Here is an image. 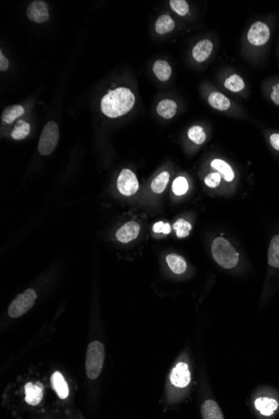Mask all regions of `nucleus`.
Returning <instances> with one entry per match:
<instances>
[{
	"label": "nucleus",
	"mask_w": 279,
	"mask_h": 419,
	"mask_svg": "<svg viewBox=\"0 0 279 419\" xmlns=\"http://www.w3.org/2000/svg\"><path fill=\"white\" fill-rule=\"evenodd\" d=\"M188 188H189V185L184 177H178L174 180L173 184H172V191L177 196L184 195L187 192Z\"/></svg>",
	"instance_id": "nucleus-29"
},
{
	"label": "nucleus",
	"mask_w": 279,
	"mask_h": 419,
	"mask_svg": "<svg viewBox=\"0 0 279 419\" xmlns=\"http://www.w3.org/2000/svg\"><path fill=\"white\" fill-rule=\"evenodd\" d=\"M211 166H212L214 169L217 170L218 172L222 174L224 179H225V180L227 181V182H232V181L234 179L235 174H234L233 168H232L231 166H230L227 162H225L223 160H212V162H211Z\"/></svg>",
	"instance_id": "nucleus-21"
},
{
	"label": "nucleus",
	"mask_w": 279,
	"mask_h": 419,
	"mask_svg": "<svg viewBox=\"0 0 279 419\" xmlns=\"http://www.w3.org/2000/svg\"><path fill=\"white\" fill-rule=\"evenodd\" d=\"M270 142L275 150L279 151V134L274 133L270 137Z\"/></svg>",
	"instance_id": "nucleus-35"
},
{
	"label": "nucleus",
	"mask_w": 279,
	"mask_h": 419,
	"mask_svg": "<svg viewBox=\"0 0 279 419\" xmlns=\"http://www.w3.org/2000/svg\"><path fill=\"white\" fill-rule=\"evenodd\" d=\"M170 179V174L168 171H162L158 176L156 177L150 183V188L156 193H162L166 189L167 183Z\"/></svg>",
	"instance_id": "nucleus-24"
},
{
	"label": "nucleus",
	"mask_w": 279,
	"mask_h": 419,
	"mask_svg": "<svg viewBox=\"0 0 279 419\" xmlns=\"http://www.w3.org/2000/svg\"><path fill=\"white\" fill-rule=\"evenodd\" d=\"M271 99L275 104L279 106V83L276 84L272 87V91L271 93Z\"/></svg>",
	"instance_id": "nucleus-33"
},
{
	"label": "nucleus",
	"mask_w": 279,
	"mask_h": 419,
	"mask_svg": "<svg viewBox=\"0 0 279 419\" xmlns=\"http://www.w3.org/2000/svg\"><path fill=\"white\" fill-rule=\"evenodd\" d=\"M153 230L155 233H157V234L162 233V234H169L171 232V226L169 225V224H167V223H163L162 221H160V222L156 223V224L153 225Z\"/></svg>",
	"instance_id": "nucleus-32"
},
{
	"label": "nucleus",
	"mask_w": 279,
	"mask_h": 419,
	"mask_svg": "<svg viewBox=\"0 0 279 419\" xmlns=\"http://www.w3.org/2000/svg\"><path fill=\"white\" fill-rule=\"evenodd\" d=\"M268 261L270 266L279 269V235L272 237L270 242Z\"/></svg>",
	"instance_id": "nucleus-22"
},
{
	"label": "nucleus",
	"mask_w": 279,
	"mask_h": 419,
	"mask_svg": "<svg viewBox=\"0 0 279 419\" xmlns=\"http://www.w3.org/2000/svg\"><path fill=\"white\" fill-rule=\"evenodd\" d=\"M26 14L29 19L35 23H44L49 18L48 5L40 0L34 1L29 5Z\"/></svg>",
	"instance_id": "nucleus-8"
},
{
	"label": "nucleus",
	"mask_w": 279,
	"mask_h": 419,
	"mask_svg": "<svg viewBox=\"0 0 279 419\" xmlns=\"http://www.w3.org/2000/svg\"><path fill=\"white\" fill-rule=\"evenodd\" d=\"M177 104L170 99H164L158 103L157 111L160 116L165 119H171L175 116Z\"/></svg>",
	"instance_id": "nucleus-15"
},
{
	"label": "nucleus",
	"mask_w": 279,
	"mask_h": 419,
	"mask_svg": "<svg viewBox=\"0 0 279 419\" xmlns=\"http://www.w3.org/2000/svg\"><path fill=\"white\" fill-rule=\"evenodd\" d=\"M30 132V125L24 120H19L17 122L16 126L14 127V130L11 132V137L14 140H23Z\"/></svg>",
	"instance_id": "nucleus-25"
},
{
	"label": "nucleus",
	"mask_w": 279,
	"mask_h": 419,
	"mask_svg": "<svg viewBox=\"0 0 279 419\" xmlns=\"http://www.w3.org/2000/svg\"><path fill=\"white\" fill-rule=\"evenodd\" d=\"M254 406L261 414L268 417L273 414L275 411L277 409L278 403L274 399H271L268 397H261L255 400Z\"/></svg>",
	"instance_id": "nucleus-11"
},
{
	"label": "nucleus",
	"mask_w": 279,
	"mask_h": 419,
	"mask_svg": "<svg viewBox=\"0 0 279 419\" xmlns=\"http://www.w3.org/2000/svg\"><path fill=\"white\" fill-rule=\"evenodd\" d=\"M175 28V23L170 15L163 14L156 22V31L159 35H165L172 31Z\"/></svg>",
	"instance_id": "nucleus-23"
},
{
	"label": "nucleus",
	"mask_w": 279,
	"mask_h": 419,
	"mask_svg": "<svg viewBox=\"0 0 279 419\" xmlns=\"http://www.w3.org/2000/svg\"><path fill=\"white\" fill-rule=\"evenodd\" d=\"M213 44L209 40H203L196 43L192 49V56L197 62H204L211 56Z\"/></svg>",
	"instance_id": "nucleus-13"
},
{
	"label": "nucleus",
	"mask_w": 279,
	"mask_h": 419,
	"mask_svg": "<svg viewBox=\"0 0 279 419\" xmlns=\"http://www.w3.org/2000/svg\"><path fill=\"white\" fill-rule=\"evenodd\" d=\"M170 5L172 10L180 16H185L189 12V5L185 0H171Z\"/></svg>",
	"instance_id": "nucleus-30"
},
{
	"label": "nucleus",
	"mask_w": 279,
	"mask_h": 419,
	"mask_svg": "<svg viewBox=\"0 0 279 419\" xmlns=\"http://www.w3.org/2000/svg\"><path fill=\"white\" fill-rule=\"evenodd\" d=\"M140 229L139 224L134 221L126 223L116 232V239L121 243H129L137 238Z\"/></svg>",
	"instance_id": "nucleus-10"
},
{
	"label": "nucleus",
	"mask_w": 279,
	"mask_h": 419,
	"mask_svg": "<svg viewBox=\"0 0 279 419\" xmlns=\"http://www.w3.org/2000/svg\"><path fill=\"white\" fill-rule=\"evenodd\" d=\"M117 188L124 196H132L139 189V182L136 174L129 169H123L117 179Z\"/></svg>",
	"instance_id": "nucleus-6"
},
{
	"label": "nucleus",
	"mask_w": 279,
	"mask_h": 419,
	"mask_svg": "<svg viewBox=\"0 0 279 419\" xmlns=\"http://www.w3.org/2000/svg\"><path fill=\"white\" fill-rule=\"evenodd\" d=\"M24 390H26V401L28 404L36 406L41 402L43 399V390H44L41 383L33 384L32 382H28L26 385Z\"/></svg>",
	"instance_id": "nucleus-12"
},
{
	"label": "nucleus",
	"mask_w": 279,
	"mask_h": 419,
	"mask_svg": "<svg viewBox=\"0 0 279 419\" xmlns=\"http://www.w3.org/2000/svg\"><path fill=\"white\" fill-rule=\"evenodd\" d=\"M212 255L215 261L224 269H233L239 260L238 253L222 237H217L212 242Z\"/></svg>",
	"instance_id": "nucleus-2"
},
{
	"label": "nucleus",
	"mask_w": 279,
	"mask_h": 419,
	"mask_svg": "<svg viewBox=\"0 0 279 419\" xmlns=\"http://www.w3.org/2000/svg\"><path fill=\"white\" fill-rule=\"evenodd\" d=\"M24 113V108L20 105H14L8 107L3 111L1 119L6 124H11L17 118Z\"/></svg>",
	"instance_id": "nucleus-20"
},
{
	"label": "nucleus",
	"mask_w": 279,
	"mask_h": 419,
	"mask_svg": "<svg viewBox=\"0 0 279 419\" xmlns=\"http://www.w3.org/2000/svg\"><path fill=\"white\" fill-rule=\"evenodd\" d=\"M135 95L132 90L125 87L110 90L102 98L100 108L102 111L108 117L116 118L125 115L134 107Z\"/></svg>",
	"instance_id": "nucleus-1"
},
{
	"label": "nucleus",
	"mask_w": 279,
	"mask_h": 419,
	"mask_svg": "<svg viewBox=\"0 0 279 419\" xmlns=\"http://www.w3.org/2000/svg\"><path fill=\"white\" fill-rule=\"evenodd\" d=\"M208 102L211 107L219 111H226L231 107V102L223 94L214 91L208 96Z\"/></svg>",
	"instance_id": "nucleus-17"
},
{
	"label": "nucleus",
	"mask_w": 279,
	"mask_h": 419,
	"mask_svg": "<svg viewBox=\"0 0 279 419\" xmlns=\"http://www.w3.org/2000/svg\"><path fill=\"white\" fill-rule=\"evenodd\" d=\"M187 135H188L190 140L193 141L194 143L197 144V145L202 144L206 141V138H207V136H206V133L203 131V128L200 126H194L192 128H190Z\"/></svg>",
	"instance_id": "nucleus-28"
},
{
	"label": "nucleus",
	"mask_w": 279,
	"mask_h": 419,
	"mask_svg": "<svg viewBox=\"0 0 279 419\" xmlns=\"http://www.w3.org/2000/svg\"><path fill=\"white\" fill-rule=\"evenodd\" d=\"M59 132L58 124L56 121H49L44 126L39 137L38 150L42 156H48L53 153L58 144Z\"/></svg>",
	"instance_id": "nucleus-4"
},
{
	"label": "nucleus",
	"mask_w": 279,
	"mask_h": 419,
	"mask_svg": "<svg viewBox=\"0 0 279 419\" xmlns=\"http://www.w3.org/2000/svg\"><path fill=\"white\" fill-rule=\"evenodd\" d=\"M270 38V30L268 26L263 22H256L250 27L247 33V40L250 44L255 46L265 44Z\"/></svg>",
	"instance_id": "nucleus-7"
},
{
	"label": "nucleus",
	"mask_w": 279,
	"mask_h": 419,
	"mask_svg": "<svg viewBox=\"0 0 279 419\" xmlns=\"http://www.w3.org/2000/svg\"><path fill=\"white\" fill-rule=\"evenodd\" d=\"M224 86L233 92H239L244 89V81L238 75H232L224 82Z\"/></svg>",
	"instance_id": "nucleus-26"
},
{
	"label": "nucleus",
	"mask_w": 279,
	"mask_h": 419,
	"mask_svg": "<svg viewBox=\"0 0 279 419\" xmlns=\"http://www.w3.org/2000/svg\"><path fill=\"white\" fill-rule=\"evenodd\" d=\"M221 179V177L219 172H212L206 177L204 182H205L206 185L209 188H215L220 185Z\"/></svg>",
	"instance_id": "nucleus-31"
},
{
	"label": "nucleus",
	"mask_w": 279,
	"mask_h": 419,
	"mask_svg": "<svg viewBox=\"0 0 279 419\" xmlns=\"http://www.w3.org/2000/svg\"><path fill=\"white\" fill-rule=\"evenodd\" d=\"M51 382H52L54 389L56 390V393L60 399H66L69 395V387L62 374L59 372H56L51 378Z\"/></svg>",
	"instance_id": "nucleus-16"
},
{
	"label": "nucleus",
	"mask_w": 279,
	"mask_h": 419,
	"mask_svg": "<svg viewBox=\"0 0 279 419\" xmlns=\"http://www.w3.org/2000/svg\"><path fill=\"white\" fill-rule=\"evenodd\" d=\"M105 361L104 345L95 340L88 346L86 352V370L88 378L96 379L102 373Z\"/></svg>",
	"instance_id": "nucleus-3"
},
{
	"label": "nucleus",
	"mask_w": 279,
	"mask_h": 419,
	"mask_svg": "<svg viewBox=\"0 0 279 419\" xmlns=\"http://www.w3.org/2000/svg\"><path fill=\"white\" fill-rule=\"evenodd\" d=\"M36 298V293L32 289H26V291L17 295L16 298L12 301L9 306L8 312L10 317H20L26 312H28L35 305Z\"/></svg>",
	"instance_id": "nucleus-5"
},
{
	"label": "nucleus",
	"mask_w": 279,
	"mask_h": 419,
	"mask_svg": "<svg viewBox=\"0 0 279 419\" xmlns=\"http://www.w3.org/2000/svg\"><path fill=\"white\" fill-rule=\"evenodd\" d=\"M166 263L168 264L171 270L176 275H181L187 270V262L185 261L182 256L176 254H171V255H167Z\"/></svg>",
	"instance_id": "nucleus-18"
},
{
	"label": "nucleus",
	"mask_w": 279,
	"mask_h": 419,
	"mask_svg": "<svg viewBox=\"0 0 279 419\" xmlns=\"http://www.w3.org/2000/svg\"><path fill=\"white\" fill-rule=\"evenodd\" d=\"M153 70L157 79L161 81H168L172 72L171 65H169L168 62L162 60H157L154 63Z\"/></svg>",
	"instance_id": "nucleus-19"
},
{
	"label": "nucleus",
	"mask_w": 279,
	"mask_h": 419,
	"mask_svg": "<svg viewBox=\"0 0 279 419\" xmlns=\"http://www.w3.org/2000/svg\"><path fill=\"white\" fill-rule=\"evenodd\" d=\"M173 229L178 238H186L189 235L190 231L192 230V225L183 218H179L174 224Z\"/></svg>",
	"instance_id": "nucleus-27"
},
{
	"label": "nucleus",
	"mask_w": 279,
	"mask_h": 419,
	"mask_svg": "<svg viewBox=\"0 0 279 419\" xmlns=\"http://www.w3.org/2000/svg\"><path fill=\"white\" fill-rule=\"evenodd\" d=\"M171 384L175 387L183 388L188 386L191 382V373L187 364L185 362H179L172 369L170 376Z\"/></svg>",
	"instance_id": "nucleus-9"
},
{
	"label": "nucleus",
	"mask_w": 279,
	"mask_h": 419,
	"mask_svg": "<svg viewBox=\"0 0 279 419\" xmlns=\"http://www.w3.org/2000/svg\"><path fill=\"white\" fill-rule=\"evenodd\" d=\"M201 416L204 419H222L223 414L220 409L219 406L215 401H205L201 405Z\"/></svg>",
	"instance_id": "nucleus-14"
},
{
	"label": "nucleus",
	"mask_w": 279,
	"mask_h": 419,
	"mask_svg": "<svg viewBox=\"0 0 279 419\" xmlns=\"http://www.w3.org/2000/svg\"><path fill=\"white\" fill-rule=\"evenodd\" d=\"M9 60L3 55L2 51L0 52V70L5 71L9 68Z\"/></svg>",
	"instance_id": "nucleus-34"
}]
</instances>
